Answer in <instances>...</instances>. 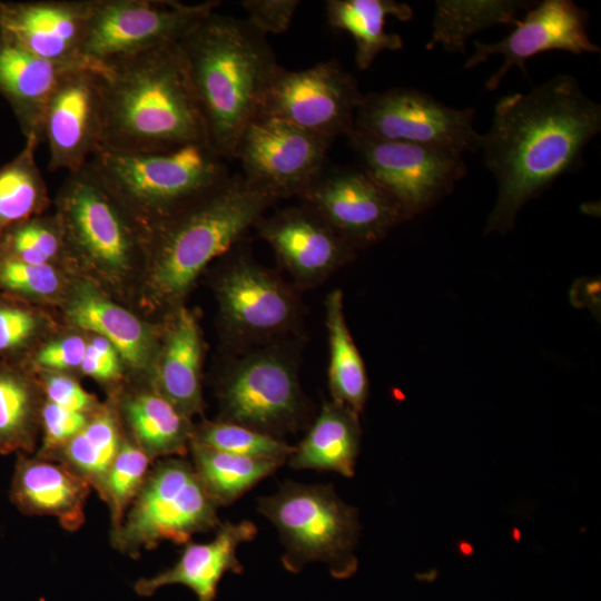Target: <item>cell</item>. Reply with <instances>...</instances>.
I'll return each instance as SVG.
<instances>
[{"label":"cell","mask_w":601,"mask_h":601,"mask_svg":"<svg viewBox=\"0 0 601 601\" xmlns=\"http://www.w3.org/2000/svg\"><path fill=\"white\" fill-rule=\"evenodd\" d=\"M601 130V105L571 75L503 96L479 150L497 184L485 234L513 228L521 208L581 162Z\"/></svg>","instance_id":"cell-1"},{"label":"cell","mask_w":601,"mask_h":601,"mask_svg":"<svg viewBox=\"0 0 601 601\" xmlns=\"http://www.w3.org/2000/svg\"><path fill=\"white\" fill-rule=\"evenodd\" d=\"M100 76L101 150L154 152L208 142L177 42L105 63Z\"/></svg>","instance_id":"cell-2"},{"label":"cell","mask_w":601,"mask_h":601,"mask_svg":"<svg viewBox=\"0 0 601 601\" xmlns=\"http://www.w3.org/2000/svg\"><path fill=\"white\" fill-rule=\"evenodd\" d=\"M209 145L233 159L248 124L259 115L280 69L266 36L246 19L216 12L178 42Z\"/></svg>","instance_id":"cell-3"},{"label":"cell","mask_w":601,"mask_h":601,"mask_svg":"<svg viewBox=\"0 0 601 601\" xmlns=\"http://www.w3.org/2000/svg\"><path fill=\"white\" fill-rule=\"evenodd\" d=\"M276 200L242 174L229 175L151 229L146 248L150 299L158 304L178 302L203 270L236 245Z\"/></svg>","instance_id":"cell-4"},{"label":"cell","mask_w":601,"mask_h":601,"mask_svg":"<svg viewBox=\"0 0 601 601\" xmlns=\"http://www.w3.org/2000/svg\"><path fill=\"white\" fill-rule=\"evenodd\" d=\"M226 160L208 142H195L154 152L99 150L87 164L148 235L228 178Z\"/></svg>","instance_id":"cell-5"},{"label":"cell","mask_w":601,"mask_h":601,"mask_svg":"<svg viewBox=\"0 0 601 601\" xmlns=\"http://www.w3.org/2000/svg\"><path fill=\"white\" fill-rule=\"evenodd\" d=\"M257 511L278 530L285 552L284 568L297 573L313 562L327 565L335 579L357 570L355 548L361 525L357 510L345 503L332 485L288 481L258 500Z\"/></svg>","instance_id":"cell-6"},{"label":"cell","mask_w":601,"mask_h":601,"mask_svg":"<svg viewBox=\"0 0 601 601\" xmlns=\"http://www.w3.org/2000/svg\"><path fill=\"white\" fill-rule=\"evenodd\" d=\"M218 508L189 461L159 460L119 528L111 531V544L132 558L162 541L186 544L194 534L219 526Z\"/></svg>","instance_id":"cell-7"},{"label":"cell","mask_w":601,"mask_h":601,"mask_svg":"<svg viewBox=\"0 0 601 601\" xmlns=\"http://www.w3.org/2000/svg\"><path fill=\"white\" fill-rule=\"evenodd\" d=\"M68 252L110 277L146 256L147 233L86 164L68 174L57 199Z\"/></svg>","instance_id":"cell-8"},{"label":"cell","mask_w":601,"mask_h":601,"mask_svg":"<svg viewBox=\"0 0 601 601\" xmlns=\"http://www.w3.org/2000/svg\"><path fill=\"white\" fill-rule=\"evenodd\" d=\"M219 1L184 3L176 0H93L82 47L96 66L151 48L178 42L193 27L215 12Z\"/></svg>","instance_id":"cell-9"},{"label":"cell","mask_w":601,"mask_h":601,"mask_svg":"<svg viewBox=\"0 0 601 601\" xmlns=\"http://www.w3.org/2000/svg\"><path fill=\"white\" fill-rule=\"evenodd\" d=\"M218 397L223 421L277 439L297 430L307 411L295 365L276 349L238 361L223 378Z\"/></svg>","instance_id":"cell-10"},{"label":"cell","mask_w":601,"mask_h":601,"mask_svg":"<svg viewBox=\"0 0 601 601\" xmlns=\"http://www.w3.org/2000/svg\"><path fill=\"white\" fill-rule=\"evenodd\" d=\"M363 168L400 206L407 219L450 194L466 174L462 152L390 141L352 130L346 137Z\"/></svg>","instance_id":"cell-11"},{"label":"cell","mask_w":601,"mask_h":601,"mask_svg":"<svg viewBox=\"0 0 601 601\" xmlns=\"http://www.w3.org/2000/svg\"><path fill=\"white\" fill-rule=\"evenodd\" d=\"M473 108H453L431 95L394 87L363 95L354 131L390 141L435 146L464 152L479 150Z\"/></svg>","instance_id":"cell-12"},{"label":"cell","mask_w":601,"mask_h":601,"mask_svg":"<svg viewBox=\"0 0 601 601\" xmlns=\"http://www.w3.org/2000/svg\"><path fill=\"white\" fill-rule=\"evenodd\" d=\"M363 95L355 78L337 60L300 70L280 67L259 115L280 118L332 145L354 129Z\"/></svg>","instance_id":"cell-13"},{"label":"cell","mask_w":601,"mask_h":601,"mask_svg":"<svg viewBox=\"0 0 601 601\" xmlns=\"http://www.w3.org/2000/svg\"><path fill=\"white\" fill-rule=\"evenodd\" d=\"M331 144L280 118L258 115L243 131L233 159L243 176L274 197L299 196L327 166Z\"/></svg>","instance_id":"cell-14"},{"label":"cell","mask_w":601,"mask_h":601,"mask_svg":"<svg viewBox=\"0 0 601 601\" xmlns=\"http://www.w3.org/2000/svg\"><path fill=\"white\" fill-rule=\"evenodd\" d=\"M354 248L384 238L406 216L395 200L361 167H325L299 195Z\"/></svg>","instance_id":"cell-15"},{"label":"cell","mask_w":601,"mask_h":601,"mask_svg":"<svg viewBox=\"0 0 601 601\" xmlns=\"http://www.w3.org/2000/svg\"><path fill=\"white\" fill-rule=\"evenodd\" d=\"M514 30L495 42L474 41V53L464 69H472L490 57L500 55L503 63L485 81L487 90L500 87L508 72L518 67L528 75L526 61L546 51H566L574 55L597 53L600 47L592 42L589 12L572 0H543L535 2Z\"/></svg>","instance_id":"cell-16"},{"label":"cell","mask_w":601,"mask_h":601,"mask_svg":"<svg viewBox=\"0 0 601 601\" xmlns=\"http://www.w3.org/2000/svg\"><path fill=\"white\" fill-rule=\"evenodd\" d=\"M101 67L67 70L48 102L42 140L47 141L50 170L68 174L81 169L102 148L104 93Z\"/></svg>","instance_id":"cell-17"},{"label":"cell","mask_w":601,"mask_h":601,"mask_svg":"<svg viewBox=\"0 0 601 601\" xmlns=\"http://www.w3.org/2000/svg\"><path fill=\"white\" fill-rule=\"evenodd\" d=\"M216 294L226 329L239 342L268 339L290 328L298 317L294 292L245 255L224 268Z\"/></svg>","instance_id":"cell-18"},{"label":"cell","mask_w":601,"mask_h":601,"mask_svg":"<svg viewBox=\"0 0 601 601\" xmlns=\"http://www.w3.org/2000/svg\"><path fill=\"white\" fill-rule=\"evenodd\" d=\"M92 2L0 1V37L58 65L100 67L82 56Z\"/></svg>","instance_id":"cell-19"},{"label":"cell","mask_w":601,"mask_h":601,"mask_svg":"<svg viewBox=\"0 0 601 601\" xmlns=\"http://www.w3.org/2000/svg\"><path fill=\"white\" fill-rule=\"evenodd\" d=\"M255 227L300 285L322 282L355 255L356 248L304 205L262 217Z\"/></svg>","instance_id":"cell-20"},{"label":"cell","mask_w":601,"mask_h":601,"mask_svg":"<svg viewBox=\"0 0 601 601\" xmlns=\"http://www.w3.org/2000/svg\"><path fill=\"white\" fill-rule=\"evenodd\" d=\"M256 534L257 526L248 520L220 523L213 540L187 542L173 566L137 580L134 590L140 597H151L164 587L181 584L190 589L198 601H215L223 577L244 571L236 552L242 543L252 541Z\"/></svg>","instance_id":"cell-21"},{"label":"cell","mask_w":601,"mask_h":601,"mask_svg":"<svg viewBox=\"0 0 601 601\" xmlns=\"http://www.w3.org/2000/svg\"><path fill=\"white\" fill-rule=\"evenodd\" d=\"M91 485L59 461L18 453L10 501L26 515L53 516L70 532L86 521Z\"/></svg>","instance_id":"cell-22"},{"label":"cell","mask_w":601,"mask_h":601,"mask_svg":"<svg viewBox=\"0 0 601 601\" xmlns=\"http://www.w3.org/2000/svg\"><path fill=\"white\" fill-rule=\"evenodd\" d=\"M71 68L37 57L0 37V93L12 107L26 140H42L48 102Z\"/></svg>","instance_id":"cell-23"},{"label":"cell","mask_w":601,"mask_h":601,"mask_svg":"<svg viewBox=\"0 0 601 601\" xmlns=\"http://www.w3.org/2000/svg\"><path fill=\"white\" fill-rule=\"evenodd\" d=\"M201 357L197 318L180 307L167 329L154 387L188 417L203 411Z\"/></svg>","instance_id":"cell-24"},{"label":"cell","mask_w":601,"mask_h":601,"mask_svg":"<svg viewBox=\"0 0 601 601\" xmlns=\"http://www.w3.org/2000/svg\"><path fill=\"white\" fill-rule=\"evenodd\" d=\"M361 437L358 414L333 400L325 402L308 433L289 456V465L296 470L331 471L352 477Z\"/></svg>","instance_id":"cell-25"},{"label":"cell","mask_w":601,"mask_h":601,"mask_svg":"<svg viewBox=\"0 0 601 601\" xmlns=\"http://www.w3.org/2000/svg\"><path fill=\"white\" fill-rule=\"evenodd\" d=\"M67 313L73 325L110 342L130 367L142 370L148 365L152 344L147 327L93 287L80 286Z\"/></svg>","instance_id":"cell-26"},{"label":"cell","mask_w":601,"mask_h":601,"mask_svg":"<svg viewBox=\"0 0 601 601\" xmlns=\"http://www.w3.org/2000/svg\"><path fill=\"white\" fill-rule=\"evenodd\" d=\"M410 4L394 0H328L326 17L334 29L351 35L355 43V62L359 70L368 69L376 57L385 51L403 48V39L385 29L386 19L401 21L413 18Z\"/></svg>","instance_id":"cell-27"},{"label":"cell","mask_w":601,"mask_h":601,"mask_svg":"<svg viewBox=\"0 0 601 601\" xmlns=\"http://www.w3.org/2000/svg\"><path fill=\"white\" fill-rule=\"evenodd\" d=\"M122 414L130 440L154 461L183 456L189 450L194 430L190 417L155 387L128 395L122 403Z\"/></svg>","instance_id":"cell-28"},{"label":"cell","mask_w":601,"mask_h":601,"mask_svg":"<svg viewBox=\"0 0 601 601\" xmlns=\"http://www.w3.org/2000/svg\"><path fill=\"white\" fill-rule=\"evenodd\" d=\"M534 3L526 0H437L426 48L441 46L449 52H463L473 35L499 24L515 27L520 20L518 13Z\"/></svg>","instance_id":"cell-29"},{"label":"cell","mask_w":601,"mask_h":601,"mask_svg":"<svg viewBox=\"0 0 601 601\" xmlns=\"http://www.w3.org/2000/svg\"><path fill=\"white\" fill-rule=\"evenodd\" d=\"M325 308L329 392L333 401L359 414L368 396V378L364 361L346 324L341 289L328 294Z\"/></svg>","instance_id":"cell-30"},{"label":"cell","mask_w":601,"mask_h":601,"mask_svg":"<svg viewBox=\"0 0 601 601\" xmlns=\"http://www.w3.org/2000/svg\"><path fill=\"white\" fill-rule=\"evenodd\" d=\"M124 439L112 407H98L87 424L50 460L65 464L98 492Z\"/></svg>","instance_id":"cell-31"},{"label":"cell","mask_w":601,"mask_h":601,"mask_svg":"<svg viewBox=\"0 0 601 601\" xmlns=\"http://www.w3.org/2000/svg\"><path fill=\"white\" fill-rule=\"evenodd\" d=\"M193 466L219 506L234 503L284 463L218 451L190 441Z\"/></svg>","instance_id":"cell-32"},{"label":"cell","mask_w":601,"mask_h":601,"mask_svg":"<svg viewBox=\"0 0 601 601\" xmlns=\"http://www.w3.org/2000/svg\"><path fill=\"white\" fill-rule=\"evenodd\" d=\"M42 403L26 374L0 365V454L35 451Z\"/></svg>","instance_id":"cell-33"},{"label":"cell","mask_w":601,"mask_h":601,"mask_svg":"<svg viewBox=\"0 0 601 601\" xmlns=\"http://www.w3.org/2000/svg\"><path fill=\"white\" fill-rule=\"evenodd\" d=\"M38 144L27 139L23 149L0 168V235L38 216L49 204L46 181L35 159Z\"/></svg>","instance_id":"cell-34"},{"label":"cell","mask_w":601,"mask_h":601,"mask_svg":"<svg viewBox=\"0 0 601 601\" xmlns=\"http://www.w3.org/2000/svg\"><path fill=\"white\" fill-rule=\"evenodd\" d=\"M152 462L130 439H124L97 492L108 505L111 531L121 524L127 510L142 487Z\"/></svg>","instance_id":"cell-35"},{"label":"cell","mask_w":601,"mask_h":601,"mask_svg":"<svg viewBox=\"0 0 601 601\" xmlns=\"http://www.w3.org/2000/svg\"><path fill=\"white\" fill-rule=\"evenodd\" d=\"M218 451L285 463L295 451L280 439L227 421L194 426L191 440Z\"/></svg>","instance_id":"cell-36"},{"label":"cell","mask_w":601,"mask_h":601,"mask_svg":"<svg viewBox=\"0 0 601 601\" xmlns=\"http://www.w3.org/2000/svg\"><path fill=\"white\" fill-rule=\"evenodd\" d=\"M66 250L68 247L57 213L49 217L35 216L0 235V254L28 264H52Z\"/></svg>","instance_id":"cell-37"},{"label":"cell","mask_w":601,"mask_h":601,"mask_svg":"<svg viewBox=\"0 0 601 601\" xmlns=\"http://www.w3.org/2000/svg\"><path fill=\"white\" fill-rule=\"evenodd\" d=\"M53 264H28L0 254V286L9 292L48 297L61 287V277Z\"/></svg>","instance_id":"cell-38"},{"label":"cell","mask_w":601,"mask_h":601,"mask_svg":"<svg viewBox=\"0 0 601 601\" xmlns=\"http://www.w3.org/2000/svg\"><path fill=\"white\" fill-rule=\"evenodd\" d=\"M91 414L45 401L40 413L42 445L37 455L50 459L87 424Z\"/></svg>","instance_id":"cell-39"},{"label":"cell","mask_w":601,"mask_h":601,"mask_svg":"<svg viewBox=\"0 0 601 601\" xmlns=\"http://www.w3.org/2000/svg\"><path fill=\"white\" fill-rule=\"evenodd\" d=\"M299 4L298 0H245L240 3L247 22L265 36L285 32Z\"/></svg>","instance_id":"cell-40"},{"label":"cell","mask_w":601,"mask_h":601,"mask_svg":"<svg viewBox=\"0 0 601 601\" xmlns=\"http://www.w3.org/2000/svg\"><path fill=\"white\" fill-rule=\"evenodd\" d=\"M38 326V318L30 309L0 303V354L26 346L35 336Z\"/></svg>","instance_id":"cell-41"},{"label":"cell","mask_w":601,"mask_h":601,"mask_svg":"<svg viewBox=\"0 0 601 601\" xmlns=\"http://www.w3.org/2000/svg\"><path fill=\"white\" fill-rule=\"evenodd\" d=\"M42 392L46 401L69 410L91 414L98 408L95 396L76 380L65 374L47 375L42 383Z\"/></svg>","instance_id":"cell-42"},{"label":"cell","mask_w":601,"mask_h":601,"mask_svg":"<svg viewBox=\"0 0 601 601\" xmlns=\"http://www.w3.org/2000/svg\"><path fill=\"white\" fill-rule=\"evenodd\" d=\"M85 375L101 382H111L121 374V357L106 338L93 336L87 342L85 357L79 366Z\"/></svg>","instance_id":"cell-43"},{"label":"cell","mask_w":601,"mask_h":601,"mask_svg":"<svg viewBox=\"0 0 601 601\" xmlns=\"http://www.w3.org/2000/svg\"><path fill=\"white\" fill-rule=\"evenodd\" d=\"M87 348V342L77 335L66 336L48 343L36 355V363L46 370L66 371L79 367Z\"/></svg>","instance_id":"cell-44"}]
</instances>
